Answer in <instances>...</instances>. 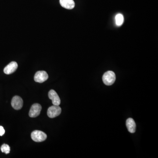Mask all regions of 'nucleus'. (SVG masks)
I'll list each match as a JSON object with an SVG mask.
<instances>
[{
	"instance_id": "obj_1",
	"label": "nucleus",
	"mask_w": 158,
	"mask_h": 158,
	"mask_svg": "<svg viewBox=\"0 0 158 158\" xmlns=\"http://www.w3.org/2000/svg\"><path fill=\"white\" fill-rule=\"evenodd\" d=\"M116 78L115 73L112 71L106 72L102 77L103 83L108 86L113 84L116 80Z\"/></svg>"
},
{
	"instance_id": "obj_2",
	"label": "nucleus",
	"mask_w": 158,
	"mask_h": 158,
	"mask_svg": "<svg viewBox=\"0 0 158 158\" xmlns=\"http://www.w3.org/2000/svg\"><path fill=\"white\" fill-rule=\"evenodd\" d=\"M32 139L37 142H42L47 139V135L43 132L40 130H34L31 133Z\"/></svg>"
},
{
	"instance_id": "obj_3",
	"label": "nucleus",
	"mask_w": 158,
	"mask_h": 158,
	"mask_svg": "<svg viewBox=\"0 0 158 158\" xmlns=\"http://www.w3.org/2000/svg\"><path fill=\"white\" fill-rule=\"evenodd\" d=\"M62 109L59 105H53L48 109V116L51 118H54L59 116L61 113Z\"/></svg>"
},
{
	"instance_id": "obj_4",
	"label": "nucleus",
	"mask_w": 158,
	"mask_h": 158,
	"mask_svg": "<svg viewBox=\"0 0 158 158\" xmlns=\"http://www.w3.org/2000/svg\"><path fill=\"white\" fill-rule=\"evenodd\" d=\"M48 78L49 75L46 72L44 71H39L37 72L35 74L34 79L36 82L42 83L47 80Z\"/></svg>"
},
{
	"instance_id": "obj_5",
	"label": "nucleus",
	"mask_w": 158,
	"mask_h": 158,
	"mask_svg": "<svg viewBox=\"0 0 158 158\" xmlns=\"http://www.w3.org/2000/svg\"><path fill=\"white\" fill-rule=\"evenodd\" d=\"M41 109V106L39 104L36 103L33 104L31 107L29 112V116L32 118L36 117L40 115Z\"/></svg>"
},
{
	"instance_id": "obj_6",
	"label": "nucleus",
	"mask_w": 158,
	"mask_h": 158,
	"mask_svg": "<svg viewBox=\"0 0 158 158\" xmlns=\"http://www.w3.org/2000/svg\"><path fill=\"white\" fill-rule=\"evenodd\" d=\"M23 100L20 96H15L12 98L11 105L15 110H20L23 106Z\"/></svg>"
},
{
	"instance_id": "obj_7",
	"label": "nucleus",
	"mask_w": 158,
	"mask_h": 158,
	"mask_svg": "<svg viewBox=\"0 0 158 158\" xmlns=\"http://www.w3.org/2000/svg\"><path fill=\"white\" fill-rule=\"evenodd\" d=\"M49 97L52 100L53 105H59L61 103V100L58 94L55 91L51 90L49 93Z\"/></svg>"
},
{
	"instance_id": "obj_8",
	"label": "nucleus",
	"mask_w": 158,
	"mask_h": 158,
	"mask_svg": "<svg viewBox=\"0 0 158 158\" xmlns=\"http://www.w3.org/2000/svg\"><path fill=\"white\" fill-rule=\"evenodd\" d=\"M18 68V64L15 62H12L4 69V72L6 74H12L16 71Z\"/></svg>"
},
{
	"instance_id": "obj_9",
	"label": "nucleus",
	"mask_w": 158,
	"mask_h": 158,
	"mask_svg": "<svg viewBox=\"0 0 158 158\" xmlns=\"http://www.w3.org/2000/svg\"><path fill=\"white\" fill-rule=\"evenodd\" d=\"M61 5L67 9H72L75 7V2L73 0H60Z\"/></svg>"
},
{
	"instance_id": "obj_10",
	"label": "nucleus",
	"mask_w": 158,
	"mask_h": 158,
	"mask_svg": "<svg viewBox=\"0 0 158 158\" xmlns=\"http://www.w3.org/2000/svg\"><path fill=\"white\" fill-rule=\"evenodd\" d=\"M126 126L129 132L134 133L136 131V123L132 118H128L126 121Z\"/></svg>"
},
{
	"instance_id": "obj_11",
	"label": "nucleus",
	"mask_w": 158,
	"mask_h": 158,
	"mask_svg": "<svg viewBox=\"0 0 158 158\" xmlns=\"http://www.w3.org/2000/svg\"><path fill=\"white\" fill-rule=\"evenodd\" d=\"M116 23L117 26H120L124 22V17L121 14H118L116 16Z\"/></svg>"
},
{
	"instance_id": "obj_12",
	"label": "nucleus",
	"mask_w": 158,
	"mask_h": 158,
	"mask_svg": "<svg viewBox=\"0 0 158 158\" xmlns=\"http://www.w3.org/2000/svg\"><path fill=\"white\" fill-rule=\"evenodd\" d=\"M1 150L2 152H4L6 154H8L9 153L10 151V148L9 145L4 144L1 146Z\"/></svg>"
},
{
	"instance_id": "obj_13",
	"label": "nucleus",
	"mask_w": 158,
	"mask_h": 158,
	"mask_svg": "<svg viewBox=\"0 0 158 158\" xmlns=\"http://www.w3.org/2000/svg\"><path fill=\"white\" fill-rule=\"evenodd\" d=\"M5 133V130L2 126H0V136H2Z\"/></svg>"
}]
</instances>
